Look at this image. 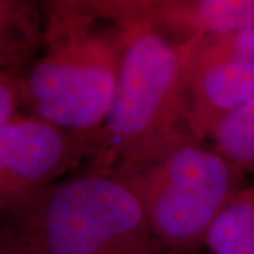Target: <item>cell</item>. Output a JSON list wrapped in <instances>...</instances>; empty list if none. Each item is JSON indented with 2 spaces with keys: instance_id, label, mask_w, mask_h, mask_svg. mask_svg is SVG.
Here are the masks:
<instances>
[{
  "instance_id": "1",
  "label": "cell",
  "mask_w": 254,
  "mask_h": 254,
  "mask_svg": "<svg viewBox=\"0 0 254 254\" xmlns=\"http://www.w3.org/2000/svg\"><path fill=\"white\" fill-rule=\"evenodd\" d=\"M41 54L18 76L21 112L68 131L102 127L123 58V28L91 1H46Z\"/></svg>"
},
{
  "instance_id": "2",
  "label": "cell",
  "mask_w": 254,
  "mask_h": 254,
  "mask_svg": "<svg viewBox=\"0 0 254 254\" xmlns=\"http://www.w3.org/2000/svg\"><path fill=\"white\" fill-rule=\"evenodd\" d=\"M0 219L37 254H180L158 240L143 203L125 182L89 165Z\"/></svg>"
},
{
  "instance_id": "3",
  "label": "cell",
  "mask_w": 254,
  "mask_h": 254,
  "mask_svg": "<svg viewBox=\"0 0 254 254\" xmlns=\"http://www.w3.org/2000/svg\"><path fill=\"white\" fill-rule=\"evenodd\" d=\"M106 170L138 196L158 240L180 254H198L209 227L246 180L188 128Z\"/></svg>"
},
{
  "instance_id": "4",
  "label": "cell",
  "mask_w": 254,
  "mask_h": 254,
  "mask_svg": "<svg viewBox=\"0 0 254 254\" xmlns=\"http://www.w3.org/2000/svg\"><path fill=\"white\" fill-rule=\"evenodd\" d=\"M123 28V58L109 113L98 128L89 167L106 170L138 155L187 126L178 46L144 20L119 13L109 0L91 1ZM190 130V128H188Z\"/></svg>"
},
{
  "instance_id": "5",
  "label": "cell",
  "mask_w": 254,
  "mask_h": 254,
  "mask_svg": "<svg viewBox=\"0 0 254 254\" xmlns=\"http://www.w3.org/2000/svg\"><path fill=\"white\" fill-rule=\"evenodd\" d=\"M177 46L187 126L206 141L222 119L254 95V28L193 37Z\"/></svg>"
},
{
  "instance_id": "6",
  "label": "cell",
  "mask_w": 254,
  "mask_h": 254,
  "mask_svg": "<svg viewBox=\"0 0 254 254\" xmlns=\"http://www.w3.org/2000/svg\"><path fill=\"white\" fill-rule=\"evenodd\" d=\"M98 130L68 131L18 113L0 127V218L28 196L88 164Z\"/></svg>"
},
{
  "instance_id": "7",
  "label": "cell",
  "mask_w": 254,
  "mask_h": 254,
  "mask_svg": "<svg viewBox=\"0 0 254 254\" xmlns=\"http://www.w3.org/2000/svg\"><path fill=\"white\" fill-rule=\"evenodd\" d=\"M119 13L144 20L175 44L193 37L254 28V0H109Z\"/></svg>"
},
{
  "instance_id": "8",
  "label": "cell",
  "mask_w": 254,
  "mask_h": 254,
  "mask_svg": "<svg viewBox=\"0 0 254 254\" xmlns=\"http://www.w3.org/2000/svg\"><path fill=\"white\" fill-rule=\"evenodd\" d=\"M43 6L26 0H0V76H20L41 51Z\"/></svg>"
},
{
  "instance_id": "9",
  "label": "cell",
  "mask_w": 254,
  "mask_h": 254,
  "mask_svg": "<svg viewBox=\"0 0 254 254\" xmlns=\"http://www.w3.org/2000/svg\"><path fill=\"white\" fill-rule=\"evenodd\" d=\"M205 247L210 254H254V187L227 202L209 227Z\"/></svg>"
},
{
  "instance_id": "10",
  "label": "cell",
  "mask_w": 254,
  "mask_h": 254,
  "mask_svg": "<svg viewBox=\"0 0 254 254\" xmlns=\"http://www.w3.org/2000/svg\"><path fill=\"white\" fill-rule=\"evenodd\" d=\"M212 147L245 174H254V95L222 119Z\"/></svg>"
},
{
  "instance_id": "11",
  "label": "cell",
  "mask_w": 254,
  "mask_h": 254,
  "mask_svg": "<svg viewBox=\"0 0 254 254\" xmlns=\"http://www.w3.org/2000/svg\"><path fill=\"white\" fill-rule=\"evenodd\" d=\"M21 113L18 78L3 75L0 76V127Z\"/></svg>"
},
{
  "instance_id": "12",
  "label": "cell",
  "mask_w": 254,
  "mask_h": 254,
  "mask_svg": "<svg viewBox=\"0 0 254 254\" xmlns=\"http://www.w3.org/2000/svg\"><path fill=\"white\" fill-rule=\"evenodd\" d=\"M0 254H37L16 229L0 225Z\"/></svg>"
}]
</instances>
